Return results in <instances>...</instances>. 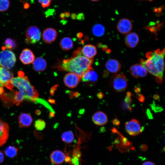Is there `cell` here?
<instances>
[{"mask_svg": "<svg viewBox=\"0 0 165 165\" xmlns=\"http://www.w3.org/2000/svg\"><path fill=\"white\" fill-rule=\"evenodd\" d=\"M48 101L51 103L52 104H55V100L53 99L49 98L48 99Z\"/></svg>", "mask_w": 165, "mask_h": 165, "instance_id": "obj_42", "label": "cell"}, {"mask_svg": "<svg viewBox=\"0 0 165 165\" xmlns=\"http://www.w3.org/2000/svg\"><path fill=\"white\" fill-rule=\"evenodd\" d=\"M117 28L118 31L123 34L129 33L132 28V24L131 21L128 19L123 18L118 22Z\"/></svg>", "mask_w": 165, "mask_h": 165, "instance_id": "obj_9", "label": "cell"}, {"mask_svg": "<svg viewBox=\"0 0 165 165\" xmlns=\"http://www.w3.org/2000/svg\"><path fill=\"white\" fill-rule=\"evenodd\" d=\"M81 79L76 75L69 72L65 75L63 80L64 84L67 87L73 88L76 87L78 85Z\"/></svg>", "mask_w": 165, "mask_h": 165, "instance_id": "obj_8", "label": "cell"}, {"mask_svg": "<svg viewBox=\"0 0 165 165\" xmlns=\"http://www.w3.org/2000/svg\"><path fill=\"white\" fill-rule=\"evenodd\" d=\"M10 6L9 0H0V12L7 11Z\"/></svg>", "mask_w": 165, "mask_h": 165, "instance_id": "obj_28", "label": "cell"}, {"mask_svg": "<svg viewBox=\"0 0 165 165\" xmlns=\"http://www.w3.org/2000/svg\"><path fill=\"white\" fill-rule=\"evenodd\" d=\"M57 87V85H55L53 86L50 90V94L51 95H53L54 94L55 90H56Z\"/></svg>", "mask_w": 165, "mask_h": 165, "instance_id": "obj_33", "label": "cell"}, {"mask_svg": "<svg viewBox=\"0 0 165 165\" xmlns=\"http://www.w3.org/2000/svg\"><path fill=\"white\" fill-rule=\"evenodd\" d=\"M124 41L126 45L128 47L134 48L138 44L139 38L137 33L133 32L129 33L126 35Z\"/></svg>", "mask_w": 165, "mask_h": 165, "instance_id": "obj_17", "label": "cell"}, {"mask_svg": "<svg viewBox=\"0 0 165 165\" xmlns=\"http://www.w3.org/2000/svg\"><path fill=\"white\" fill-rule=\"evenodd\" d=\"M73 43L72 39L68 37L62 38L60 43V46L64 51L71 50L73 47Z\"/></svg>", "mask_w": 165, "mask_h": 165, "instance_id": "obj_23", "label": "cell"}, {"mask_svg": "<svg viewBox=\"0 0 165 165\" xmlns=\"http://www.w3.org/2000/svg\"><path fill=\"white\" fill-rule=\"evenodd\" d=\"M61 139L64 142L69 144L72 142L74 139V136L73 132L70 130L65 131L61 135Z\"/></svg>", "mask_w": 165, "mask_h": 165, "instance_id": "obj_24", "label": "cell"}, {"mask_svg": "<svg viewBox=\"0 0 165 165\" xmlns=\"http://www.w3.org/2000/svg\"><path fill=\"white\" fill-rule=\"evenodd\" d=\"M25 35L27 42L29 44H35L40 40L41 32L37 27L32 25L28 28Z\"/></svg>", "mask_w": 165, "mask_h": 165, "instance_id": "obj_6", "label": "cell"}, {"mask_svg": "<svg viewBox=\"0 0 165 165\" xmlns=\"http://www.w3.org/2000/svg\"><path fill=\"white\" fill-rule=\"evenodd\" d=\"M112 89L116 92H121L125 90L128 86L127 78L123 74H115L112 77L110 83Z\"/></svg>", "mask_w": 165, "mask_h": 165, "instance_id": "obj_5", "label": "cell"}, {"mask_svg": "<svg viewBox=\"0 0 165 165\" xmlns=\"http://www.w3.org/2000/svg\"><path fill=\"white\" fill-rule=\"evenodd\" d=\"M13 77V74L8 70L0 67V86L6 87Z\"/></svg>", "mask_w": 165, "mask_h": 165, "instance_id": "obj_11", "label": "cell"}, {"mask_svg": "<svg viewBox=\"0 0 165 165\" xmlns=\"http://www.w3.org/2000/svg\"><path fill=\"white\" fill-rule=\"evenodd\" d=\"M138 100L141 102H143L145 100L144 97L141 94H139L138 97Z\"/></svg>", "mask_w": 165, "mask_h": 165, "instance_id": "obj_34", "label": "cell"}, {"mask_svg": "<svg viewBox=\"0 0 165 165\" xmlns=\"http://www.w3.org/2000/svg\"><path fill=\"white\" fill-rule=\"evenodd\" d=\"M130 71L131 75L136 78L144 77L147 75L148 72L144 67L139 64L132 65L130 68Z\"/></svg>", "mask_w": 165, "mask_h": 165, "instance_id": "obj_14", "label": "cell"}, {"mask_svg": "<svg viewBox=\"0 0 165 165\" xmlns=\"http://www.w3.org/2000/svg\"><path fill=\"white\" fill-rule=\"evenodd\" d=\"M98 78L97 73L91 67L84 73L81 79L83 82L92 85L97 82Z\"/></svg>", "mask_w": 165, "mask_h": 165, "instance_id": "obj_10", "label": "cell"}, {"mask_svg": "<svg viewBox=\"0 0 165 165\" xmlns=\"http://www.w3.org/2000/svg\"><path fill=\"white\" fill-rule=\"evenodd\" d=\"M152 109L155 112H160L162 111L163 108L159 106H156L155 102L151 104V105Z\"/></svg>", "mask_w": 165, "mask_h": 165, "instance_id": "obj_32", "label": "cell"}, {"mask_svg": "<svg viewBox=\"0 0 165 165\" xmlns=\"http://www.w3.org/2000/svg\"><path fill=\"white\" fill-rule=\"evenodd\" d=\"M2 50L0 53V65L8 70L11 69L16 63V56L10 50L6 49Z\"/></svg>", "mask_w": 165, "mask_h": 165, "instance_id": "obj_4", "label": "cell"}, {"mask_svg": "<svg viewBox=\"0 0 165 165\" xmlns=\"http://www.w3.org/2000/svg\"><path fill=\"white\" fill-rule=\"evenodd\" d=\"M92 119L94 124L99 126L105 125L108 122L107 115L101 111H98L94 113Z\"/></svg>", "mask_w": 165, "mask_h": 165, "instance_id": "obj_18", "label": "cell"}, {"mask_svg": "<svg viewBox=\"0 0 165 165\" xmlns=\"http://www.w3.org/2000/svg\"><path fill=\"white\" fill-rule=\"evenodd\" d=\"M11 82L13 88L17 89L11 90L13 93L11 95V98L14 104L19 105L24 100L34 102L38 100V93L31 84L27 76H19L13 77Z\"/></svg>", "mask_w": 165, "mask_h": 165, "instance_id": "obj_1", "label": "cell"}, {"mask_svg": "<svg viewBox=\"0 0 165 165\" xmlns=\"http://www.w3.org/2000/svg\"><path fill=\"white\" fill-rule=\"evenodd\" d=\"M141 165H156L153 162L150 161H146L144 162Z\"/></svg>", "mask_w": 165, "mask_h": 165, "instance_id": "obj_35", "label": "cell"}, {"mask_svg": "<svg viewBox=\"0 0 165 165\" xmlns=\"http://www.w3.org/2000/svg\"><path fill=\"white\" fill-rule=\"evenodd\" d=\"M165 49L148 52L146 54L147 59H141L140 64L144 67L148 72L155 76L156 81L159 83L162 82L164 69Z\"/></svg>", "mask_w": 165, "mask_h": 165, "instance_id": "obj_2", "label": "cell"}, {"mask_svg": "<svg viewBox=\"0 0 165 165\" xmlns=\"http://www.w3.org/2000/svg\"><path fill=\"white\" fill-rule=\"evenodd\" d=\"M81 49L75 52L72 58L64 60L60 66L62 70L73 73L81 78L84 73L91 67L93 59H88L81 53Z\"/></svg>", "mask_w": 165, "mask_h": 165, "instance_id": "obj_3", "label": "cell"}, {"mask_svg": "<svg viewBox=\"0 0 165 165\" xmlns=\"http://www.w3.org/2000/svg\"><path fill=\"white\" fill-rule=\"evenodd\" d=\"M125 127L127 132L132 136L139 134L143 130L139 121L135 119H132L126 123Z\"/></svg>", "mask_w": 165, "mask_h": 165, "instance_id": "obj_7", "label": "cell"}, {"mask_svg": "<svg viewBox=\"0 0 165 165\" xmlns=\"http://www.w3.org/2000/svg\"><path fill=\"white\" fill-rule=\"evenodd\" d=\"M18 152V149L15 147L13 146H9L7 147L4 151L5 155L10 158H13L16 156Z\"/></svg>", "mask_w": 165, "mask_h": 165, "instance_id": "obj_26", "label": "cell"}, {"mask_svg": "<svg viewBox=\"0 0 165 165\" xmlns=\"http://www.w3.org/2000/svg\"><path fill=\"white\" fill-rule=\"evenodd\" d=\"M97 96L99 99H101L104 97V94L100 92L97 94Z\"/></svg>", "mask_w": 165, "mask_h": 165, "instance_id": "obj_41", "label": "cell"}, {"mask_svg": "<svg viewBox=\"0 0 165 165\" xmlns=\"http://www.w3.org/2000/svg\"><path fill=\"white\" fill-rule=\"evenodd\" d=\"M71 17L72 19H75L77 17V15L75 13H73L72 14Z\"/></svg>", "mask_w": 165, "mask_h": 165, "instance_id": "obj_45", "label": "cell"}, {"mask_svg": "<svg viewBox=\"0 0 165 165\" xmlns=\"http://www.w3.org/2000/svg\"><path fill=\"white\" fill-rule=\"evenodd\" d=\"M47 63L43 58L38 57L35 59L33 62V67L35 71L38 72L44 71L46 69Z\"/></svg>", "mask_w": 165, "mask_h": 165, "instance_id": "obj_22", "label": "cell"}, {"mask_svg": "<svg viewBox=\"0 0 165 165\" xmlns=\"http://www.w3.org/2000/svg\"><path fill=\"white\" fill-rule=\"evenodd\" d=\"M81 51L83 56L89 59H93L97 53L96 47L91 44L84 45Z\"/></svg>", "mask_w": 165, "mask_h": 165, "instance_id": "obj_19", "label": "cell"}, {"mask_svg": "<svg viewBox=\"0 0 165 165\" xmlns=\"http://www.w3.org/2000/svg\"><path fill=\"white\" fill-rule=\"evenodd\" d=\"M91 0L94 2H96V1H99L100 0Z\"/></svg>", "mask_w": 165, "mask_h": 165, "instance_id": "obj_48", "label": "cell"}, {"mask_svg": "<svg viewBox=\"0 0 165 165\" xmlns=\"http://www.w3.org/2000/svg\"><path fill=\"white\" fill-rule=\"evenodd\" d=\"M46 124L45 122L43 120L38 119L36 120L35 123V127L36 130H42L45 127Z\"/></svg>", "mask_w": 165, "mask_h": 165, "instance_id": "obj_29", "label": "cell"}, {"mask_svg": "<svg viewBox=\"0 0 165 165\" xmlns=\"http://www.w3.org/2000/svg\"><path fill=\"white\" fill-rule=\"evenodd\" d=\"M131 93L130 92H128L127 93L125 98L124 100L125 102L126 103L129 105L131 103Z\"/></svg>", "mask_w": 165, "mask_h": 165, "instance_id": "obj_31", "label": "cell"}, {"mask_svg": "<svg viewBox=\"0 0 165 165\" xmlns=\"http://www.w3.org/2000/svg\"><path fill=\"white\" fill-rule=\"evenodd\" d=\"M16 46V42L10 38H7L5 41V46L2 47V50H11L15 49Z\"/></svg>", "mask_w": 165, "mask_h": 165, "instance_id": "obj_27", "label": "cell"}, {"mask_svg": "<svg viewBox=\"0 0 165 165\" xmlns=\"http://www.w3.org/2000/svg\"><path fill=\"white\" fill-rule=\"evenodd\" d=\"M33 119L31 115L27 113H22L19 116V124L20 128L29 127L32 123Z\"/></svg>", "mask_w": 165, "mask_h": 165, "instance_id": "obj_21", "label": "cell"}, {"mask_svg": "<svg viewBox=\"0 0 165 165\" xmlns=\"http://www.w3.org/2000/svg\"><path fill=\"white\" fill-rule=\"evenodd\" d=\"M9 130L8 124L0 119V146L4 144L7 140Z\"/></svg>", "mask_w": 165, "mask_h": 165, "instance_id": "obj_16", "label": "cell"}, {"mask_svg": "<svg viewBox=\"0 0 165 165\" xmlns=\"http://www.w3.org/2000/svg\"><path fill=\"white\" fill-rule=\"evenodd\" d=\"M43 8L49 7L51 2V0H38Z\"/></svg>", "mask_w": 165, "mask_h": 165, "instance_id": "obj_30", "label": "cell"}, {"mask_svg": "<svg viewBox=\"0 0 165 165\" xmlns=\"http://www.w3.org/2000/svg\"><path fill=\"white\" fill-rule=\"evenodd\" d=\"M64 13L65 17H68L70 16V13L68 12H65Z\"/></svg>", "mask_w": 165, "mask_h": 165, "instance_id": "obj_47", "label": "cell"}, {"mask_svg": "<svg viewBox=\"0 0 165 165\" xmlns=\"http://www.w3.org/2000/svg\"><path fill=\"white\" fill-rule=\"evenodd\" d=\"M60 16L61 18L64 20L65 18V16L64 13H61L60 15Z\"/></svg>", "mask_w": 165, "mask_h": 165, "instance_id": "obj_46", "label": "cell"}, {"mask_svg": "<svg viewBox=\"0 0 165 165\" xmlns=\"http://www.w3.org/2000/svg\"><path fill=\"white\" fill-rule=\"evenodd\" d=\"M92 31L94 35L97 37H101L104 34L105 28L102 24H97L93 26Z\"/></svg>", "mask_w": 165, "mask_h": 165, "instance_id": "obj_25", "label": "cell"}, {"mask_svg": "<svg viewBox=\"0 0 165 165\" xmlns=\"http://www.w3.org/2000/svg\"><path fill=\"white\" fill-rule=\"evenodd\" d=\"M66 156L65 154L62 151L55 150L53 151L50 155V161L53 164L59 165L65 161Z\"/></svg>", "mask_w": 165, "mask_h": 165, "instance_id": "obj_15", "label": "cell"}, {"mask_svg": "<svg viewBox=\"0 0 165 165\" xmlns=\"http://www.w3.org/2000/svg\"><path fill=\"white\" fill-rule=\"evenodd\" d=\"M105 66L108 72L114 73L118 72L121 68L120 63L115 59L108 60L105 64Z\"/></svg>", "mask_w": 165, "mask_h": 165, "instance_id": "obj_20", "label": "cell"}, {"mask_svg": "<svg viewBox=\"0 0 165 165\" xmlns=\"http://www.w3.org/2000/svg\"><path fill=\"white\" fill-rule=\"evenodd\" d=\"M19 59L24 64H29L33 63L35 59V56L30 49L26 48L22 51Z\"/></svg>", "mask_w": 165, "mask_h": 165, "instance_id": "obj_13", "label": "cell"}, {"mask_svg": "<svg viewBox=\"0 0 165 165\" xmlns=\"http://www.w3.org/2000/svg\"><path fill=\"white\" fill-rule=\"evenodd\" d=\"M147 115L148 116V117L149 119H152V113H151V112L149 109H147Z\"/></svg>", "mask_w": 165, "mask_h": 165, "instance_id": "obj_39", "label": "cell"}, {"mask_svg": "<svg viewBox=\"0 0 165 165\" xmlns=\"http://www.w3.org/2000/svg\"><path fill=\"white\" fill-rule=\"evenodd\" d=\"M148 0V1H153V0Z\"/></svg>", "mask_w": 165, "mask_h": 165, "instance_id": "obj_49", "label": "cell"}, {"mask_svg": "<svg viewBox=\"0 0 165 165\" xmlns=\"http://www.w3.org/2000/svg\"><path fill=\"white\" fill-rule=\"evenodd\" d=\"M134 91L136 93L138 94L141 91V88L138 86L136 87L134 89Z\"/></svg>", "mask_w": 165, "mask_h": 165, "instance_id": "obj_40", "label": "cell"}, {"mask_svg": "<svg viewBox=\"0 0 165 165\" xmlns=\"http://www.w3.org/2000/svg\"><path fill=\"white\" fill-rule=\"evenodd\" d=\"M113 124L116 126H118L120 124V122L117 118H116L112 121Z\"/></svg>", "mask_w": 165, "mask_h": 165, "instance_id": "obj_36", "label": "cell"}, {"mask_svg": "<svg viewBox=\"0 0 165 165\" xmlns=\"http://www.w3.org/2000/svg\"><path fill=\"white\" fill-rule=\"evenodd\" d=\"M83 17L84 15H82V14L81 13L78 15V17L77 18L79 19L80 20L82 19V18Z\"/></svg>", "mask_w": 165, "mask_h": 165, "instance_id": "obj_44", "label": "cell"}, {"mask_svg": "<svg viewBox=\"0 0 165 165\" xmlns=\"http://www.w3.org/2000/svg\"><path fill=\"white\" fill-rule=\"evenodd\" d=\"M4 156L3 152L0 151V163H1L4 160Z\"/></svg>", "mask_w": 165, "mask_h": 165, "instance_id": "obj_37", "label": "cell"}, {"mask_svg": "<svg viewBox=\"0 0 165 165\" xmlns=\"http://www.w3.org/2000/svg\"><path fill=\"white\" fill-rule=\"evenodd\" d=\"M153 98L155 100H158L160 98L158 94H155L153 96Z\"/></svg>", "mask_w": 165, "mask_h": 165, "instance_id": "obj_43", "label": "cell"}, {"mask_svg": "<svg viewBox=\"0 0 165 165\" xmlns=\"http://www.w3.org/2000/svg\"><path fill=\"white\" fill-rule=\"evenodd\" d=\"M57 35V32L55 29L48 28L43 31L42 35V39L45 43L50 44L55 40Z\"/></svg>", "mask_w": 165, "mask_h": 165, "instance_id": "obj_12", "label": "cell"}, {"mask_svg": "<svg viewBox=\"0 0 165 165\" xmlns=\"http://www.w3.org/2000/svg\"><path fill=\"white\" fill-rule=\"evenodd\" d=\"M140 148L142 151H145L148 148V146L145 144H143L141 145Z\"/></svg>", "mask_w": 165, "mask_h": 165, "instance_id": "obj_38", "label": "cell"}]
</instances>
